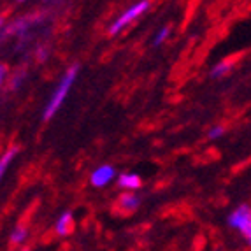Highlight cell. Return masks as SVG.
<instances>
[{"label":"cell","instance_id":"7","mask_svg":"<svg viewBox=\"0 0 251 251\" xmlns=\"http://www.w3.org/2000/svg\"><path fill=\"white\" fill-rule=\"evenodd\" d=\"M18 151H20L18 146H13V148H9L4 155H2V160H0V174H2V176L5 174V171H7V167H9V162H13V158L16 156Z\"/></svg>","mask_w":251,"mask_h":251},{"label":"cell","instance_id":"4","mask_svg":"<svg viewBox=\"0 0 251 251\" xmlns=\"http://www.w3.org/2000/svg\"><path fill=\"white\" fill-rule=\"evenodd\" d=\"M116 176V171H114L113 165H100L95 172L92 174V184L97 188H102L105 184H109Z\"/></svg>","mask_w":251,"mask_h":251},{"label":"cell","instance_id":"1","mask_svg":"<svg viewBox=\"0 0 251 251\" xmlns=\"http://www.w3.org/2000/svg\"><path fill=\"white\" fill-rule=\"evenodd\" d=\"M77 69H79L77 65H72V67L63 74L62 81H60V84L53 92V95H51L46 109H44V120H51V118L56 114V111L60 109V105L63 104V100L67 99L69 92H71V88H72V84H74V81H75V75H77Z\"/></svg>","mask_w":251,"mask_h":251},{"label":"cell","instance_id":"3","mask_svg":"<svg viewBox=\"0 0 251 251\" xmlns=\"http://www.w3.org/2000/svg\"><path fill=\"white\" fill-rule=\"evenodd\" d=\"M148 7H150V2H148V0H141V2H137V4L132 5L130 9H126L125 13L118 18L113 25L109 26V34H111V35L120 34V32H122V30L125 28L126 25H130V23H132L134 20H137L141 14L146 13Z\"/></svg>","mask_w":251,"mask_h":251},{"label":"cell","instance_id":"2","mask_svg":"<svg viewBox=\"0 0 251 251\" xmlns=\"http://www.w3.org/2000/svg\"><path fill=\"white\" fill-rule=\"evenodd\" d=\"M228 225L232 228H237L246 243L251 246V207L250 205H239L234 213L228 216Z\"/></svg>","mask_w":251,"mask_h":251},{"label":"cell","instance_id":"13","mask_svg":"<svg viewBox=\"0 0 251 251\" xmlns=\"http://www.w3.org/2000/svg\"><path fill=\"white\" fill-rule=\"evenodd\" d=\"M4 75H5V67H2V69H0V77L4 79Z\"/></svg>","mask_w":251,"mask_h":251},{"label":"cell","instance_id":"5","mask_svg":"<svg viewBox=\"0 0 251 251\" xmlns=\"http://www.w3.org/2000/svg\"><path fill=\"white\" fill-rule=\"evenodd\" d=\"M118 184L126 190H137L141 186V177L137 174H122L118 179Z\"/></svg>","mask_w":251,"mask_h":251},{"label":"cell","instance_id":"6","mask_svg":"<svg viewBox=\"0 0 251 251\" xmlns=\"http://www.w3.org/2000/svg\"><path fill=\"white\" fill-rule=\"evenodd\" d=\"M72 226V213H63L62 216L58 218V222H56V234L58 235H67L69 230H71Z\"/></svg>","mask_w":251,"mask_h":251},{"label":"cell","instance_id":"12","mask_svg":"<svg viewBox=\"0 0 251 251\" xmlns=\"http://www.w3.org/2000/svg\"><path fill=\"white\" fill-rule=\"evenodd\" d=\"M225 134V128H223L222 125H218V126H213V128L209 130V139H218L220 135Z\"/></svg>","mask_w":251,"mask_h":251},{"label":"cell","instance_id":"8","mask_svg":"<svg viewBox=\"0 0 251 251\" xmlns=\"http://www.w3.org/2000/svg\"><path fill=\"white\" fill-rule=\"evenodd\" d=\"M120 204L123 205V209H128V211H132V209H137L139 207V204H141V199L137 197V195H123L122 197V201H120Z\"/></svg>","mask_w":251,"mask_h":251},{"label":"cell","instance_id":"15","mask_svg":"<svg viewBox=\"0 0 251 251\" xmlns=\"http://www.w3.org/2000/svg\"><path fill=\"white\" fill-rule=\"evenodd\" d=\"M25 251H26V250H25Z\"/></svg>","mask_w":251,"mask_h":251},{"label":"cell","instance_id":"10","mask_svg":"<svg viewBox=\"0 0 251 251\" xmlns=\"http://www.w3.org/2000/svg\"><path fill=\"white\" fill-rule=\"evenodd\" d=\"M226 71H228V63L225 62L218 63V65H214L213 71H211V77H222L223 74H226Z\"/></svg>","mask_w":251,"mask_h":251},{"label":"cell","instance_id":"14","mask_svg":"<svg viewBox=\"0 0 251 251\" xmlns=\"http://www.w3.org/2000/svg\"><path fill=\"white\" fill-rule=\"evenodd\" d=\"M20 2H23V0H20Z\"/></svg>","mask_w":251,"mask_h":251},{"label":"cell","instance_id":"9","mask_svg":"<svg viewBox=\"0 0 251 251\" xmlns=\"http://www.w3.org/2000/svg\"><path fill=\"white\" fill-rule=\"evenodd\" d=\"M26 228L25 226H16L13 232H11V243L14 244V246H18V244H23L26 239Z\"/></svg>","mask_w":251,"mask_h":251},{"label":"cell","instance_id":"11","mask_svg":"<svg viewBox=\"0 0 251 251\" xmlns=\"http://www.w3.org/2000/svg\"><path fill=\"white\" fill-rule=\"evenodd\" d=\"M169 34H171V30H169V26H163L162 30H160L158 34H156V37H155V46H160L165 39L169 37Z\"/></svg>","mask_w":251,"mask_h":251}]
</instances>
